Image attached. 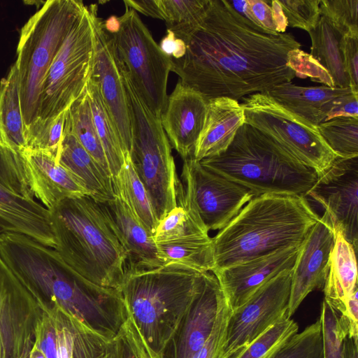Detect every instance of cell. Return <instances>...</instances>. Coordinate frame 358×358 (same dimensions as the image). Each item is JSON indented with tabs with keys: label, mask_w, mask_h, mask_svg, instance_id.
I'll return each mask as SVG.
<instances>
[{
	"label": "cell",
	"mask_w": 358,
	"mask_h": 358,
	"mask_svg": "<svg viewBox=\"0 0 358 358\" xmlns=\"http://www.w3.org/2000/svg\"><path fill=\"white\" fill-rule=\"evenodd\" d=\"M185 55L172 59L178 80L208 100L236 101L269 92L296 77L287 65L301 43L290 33H268L237 13L228 0H210L200 24L182 39Z\"/></svg>",
	"instance_id": "cell-1"
},
{
	"label": "cell",
	"mask_w": 358,
	"mask_h": 358,
	"mask_svg": "<svg viewBox=\"0 0 358 358\" xmlns=\"http://www.w3.org/2000/svg\"><path fill=\"white\" fill-rule=\"evenodd\" d=\"M0 257L44 310L57 303L103 337L120 325L125 309L120 291L83 278L54 248L20 233L0 231Z\"/></svg>",
	"instance_id": "cell-2"
},
{
	"label": "cell",
	"mask_w": 358,
	"mask_h": 358,
	"mask_svg": "<svg viewBox=\"0 0 358 358\" xmlns=\"http://www.w3.org/2000/svg\"><path fill=\"white\" fill-rule=\"evenodd\" d=\"M319 219L303 196L265 194L254 197L212 238L211 272L301 245Z\"/></svg>",
	"instance_id": "cell-3"
},
{
	"label": "cell",
	"mask_w": 358,
	"mask_h": 358,
	"mask_svg": "<svg viewBox=\"0 0 358 358\" xmlns=\"http://www.w3.org/2000/svg\"><path fill=\"white\" fill-rule=\"evenodd\" d=\"M204 275L178 264L145 267L126 263L120 292L129 318L156 358H161Z\"/></svg>",
	"instance_id": "cell-4"
},
{
	"label": "cell",
	"mask_w": 358,
	"mask_h": 358,
	"mask_svg": "<svg viewBox=\"0 0 358 358\" xmlns=\"http://www.w3.org/2000/svg\"><path fill=\"white\" fill-rule=\"evenodd\" d=\"M49 211L62 260L92 282L120 291L127 255L101 203L89 196L69 198Z\"/></svg>",
	"instance_id": "cell-5"
},
{
	"label": "cell",
	"mask_w": 358,
	"mask_h": 358,
	"mask_svg": "<svg viewBox=\"0 0 358 358\" xmlns=\"http://www.w3.org/2000/svg\"><path fill=\"white\" fill-rule=\"evenodd\" d=\"M206 169L248 189L254 197L265 194H286L306 197L317 174L283 148L245 123L227 149L203 159Z\"/></svg>",
	"instance_id": "cell-6"
},
{
	"label": "cell",
	"mask_w": 358,
	"mask_h": 358,
	"mask_svg": "<svg viewBox=\"0 0 358 358\" xmlns=\"http://www.w3.org/2000/svg\"><path fill=\"white\" fill-rule=\"evenodd\" d=\"M85 7L80 0H48L21 28L15 64L25 131L37 119L48 71Z\"/></svg>",
	"instance_id": "cell-7"
},
{
	"label": "cell",
	"mask_w": 358,
	"mask_h": 358,
	"mask_svg": "<svg viewBox=\"0 0 358 358\" xmlns=\"http://www.w3.org/2000/svg\"><path fill=\"white\" fill-rule=\"evenodd\" d=\"M122 76L131 126L129 155L159 222L177 206L181 182L160 117L148 109L123 71Z\"/></svg>",
	"instance_id": "cell-8"
},
{
	"label": "cell",
	"mask_w": 358,
	"mask_h": 358,
	"mask_svg": "<svg viewBox=\"0 0 358 358\" xmlns=\"http://www.w3.org/2000/svg\"><path fill=\"white\" fill-rule=\"evenodd\" d=\"M112 34L122 70L148 109L160 117L167 103L172 58L165 55L138 13L125 6Z\"/></svg>",
	"instance_id": "cell-9"
},
{
	"label": "cell",
	"mask_w": 358,
	"mask_h": 358,
	"mask_svg": "<svg viewBox=\"0 0 358 358\" xmlns=\"http://www.w3.org/2000/svg\"><path fill=\"white\" fill-rule=\"evenodd\" d=\"M245 123L269 138L317 176L337 156L321 136L318 127L286 109L267 93L241 99Z\"/></svg>",
	"instance_id": "cell-10"
},
{
	"label": "cell",
	"mask_w": 358,
	"mask_h": 358,
	"mask_svg": "<svg viewBox=\"0 0 358 358\" xmlns=\"http://www.w3.org/2000/svg\"><path fill=\"white\" fill-rule=\"evenodd\" d=\"M93 55L94 32L86 6L48 71L36 120L55 117L83 94L90 76Z\"/></svg>",
	"instance_id": "cell-11"
},
{
	"label": "cell",
	"mask_w": 358,
	"mask_h": 358,
	"mask_svg": "<svg viewBox=\"0 0 358 358\" xmlns=\"http://www.w3.org/2000/svg\"><path fill=\"white\" fill-rule=\"evenodd\" d=\"M292 275V268L281 271L231 310L222 358L245 348L287 314Z\"/></svg>",
	"instance_id": "cell-12"
},
{
	"label": "cell",
	"mask_w": 358,
	"mask_h": 358,
	"mask_svg": "<svg viewBox=\"0 0 358 358\" xmlns=\"http://www.w3.org/2000/svg\"><path fill=\"white\" fill-rule=\"evenodd\" d=\"M94 32V55L90 78L97 85L102 101L121 141L130 154L132 135L123 76L112 34L98 16L96 4L87 6Z\"/></svg>",
	"instance_id": "cell-13"
},
{
	"label": "cell",
	"mask_w": 358,
	"mask_h": 358,
	"mask_svg": "<svg viewBox=\"0 0 358 358\" xmlns=\"http://www.w3.org/2000/svg\"><path fill=\"white\" fill-rule=\"evenodd\" d=\"M182 185L208 230H220L254 195L248 188L205 167L193 157L183 160Z\"/></svg>",
	"instance_id": "cell-14"
},
{
	"label": "cell",
	"mask_w": 358,
	"mask_h": 358,
	"mask_svg": "<svg viewBox=\"0 0 358 358\" xmlns=\"http://www.w3.org/2000/svg\"><path fill=\"white\" fill-rule=\"evenodd\" d=\"M43 310L3 262L0 281V358H29L36 326Z\"/></svg>",
	"instance_id": "cell-15"
},
{
	"label": "cell",
	"mask_w": 358,
	"mask_h": 358,
	"mask_svg": "<svg viewBox=\"0 0 358 358\" xmlns=\"http://www.w3.org/2000/svg\"><path fill=\"white\" fill-rule=\"evenodd\" d=\"M358 156L337 157L307 192L319 203L357 251L358 248Z\"/></svg>",
	"instance_id": "cell-16"
},
{
	"label": "cell",
	"mask_w": 358,
	"mask_h": 358,
	"mask_svg": "<svg viewBox=\"0 0 358 358\" xmlns=\"http://www.w3.org/2000/svg\"><path fill=\"white\" fill-rule=\"evenodd\" d=\"M334 243V229L324 212L301 243L292 268L288 318L311 292L323 289Z\"/></svg>",
	"instance_id": "cell-17"
},
{
	"label": "cell",
	"mask_w": 358,
	"mask_h": 358,
	"mask_svg": "<svg viewBox=\"0 0 358 358\" xmlns=\"http://www.w3.org/2000/svg\"><path fill=\"white\" fill-rule=\"evenodd\" d=\"M224 295L216 276L206 272L203 283L161 358H194L210 336Z\"/></svg>",
	"instance_id": "cell-18"
},
{
	"label": "cell",
	"mask_w": 358,
	"mask_h": 358,
	"mask_svg": "<svg viewBox=\"0 0 358 358\" xmlns=\"http://www.w3.org/2000/svg\"><path fill=\"white\" fill-rule=\"evenodd\" d=\"M300 245L285 247L213 273L231 310L243 305L279 273L293 268Z\"/></svg>",
	"instance_id": "cell-19"
},
{
	"label": "cell",
	"mask_w": 358,
	"mask_h": 358,
	"mask_svg": "<svg viewBox=\"0 0 358 358\" xmlns=\"http://www.w3.org/2000/svg\"><path fill=\"white\" fill-rule=\"evenodd\" d=\"M208 101L201 93L179 80L168 96L160 120L171 146L183 160L193 157L203 127Z\"/></svg>",
	"instance_id": "cell-20"
},
{
	"label": "cell",
	"mask_w": 358,
	"mask_h": 358,
	"mask_svg": "<svg viewBox=\"0 0 358 358\" xmlns=\"http://www.w3.org/2000/svg\"><path fill=\"white\" fill-rule=\"evenodd\" d=\"M22 153L34 198L48 210L64 199L89 196L76 177L50 155L29 149Z\"/></svg>",
	"instance_id": "cell-21"
},
{
	"label": "cell",
	"mask_w": 358,
	"mask_h": 358,
	"mask_svg": "<svg viewBox=\"0 0 358 358\" xmlns=\"http://www.w3.org/2000/svg\"><path fill=\"white\" fill-rule=\"evenodd\" d=\"M100 203L127 252V263L145 267L163 265L158 257L153 234L135 216L120 197L115 194L113 200Z\"/></svg>",
	"instance_id": "cell-22"
},
{
	"label": "cell",
	"mask_w": 358,
	"mask_h": 358,
	"mask_svg": "<svg viewBox=\"0 0 358 358\" xmlns=\"http://www.w3.org/2000/svg\"><path fill=\"white\" fill-rule=\"evenodd\" d=\"M0 231L15 232L55 248L50 213L36 200L26 199L0 185Z\"/></svg>",
	"instance_id": "cell-23"
},
{
	"label": "cell",
	"mask_w": 358,
	"mask_h": 358,
	"mask_svg": "<svg viewBox=\"0 0 358 358\" xmlns=\"http://www.w3.org/2000/svg\"><path fill=\"white\" fill-rule=\"evenodd\" d=\"M243 124L244 111L238 101L228 97L208 99L193 158L200 162L224 152Z\"/></svg>",
	"instance_id": "cell-24"
},
{
	"label": "cell",
	"mask_w": 358,
	"mask_h": 358,
	"mask_svg": "<svg viewBox=\"0 0 358 358\" xmlns=\"http://www.w3.org/2000/svg\"><path fill=\"white\" fill-rule=\"evenodd\" d=\"M59 163L76 177L94 201L106 203L115 198L111 177L78 142L66 116Z\"/></svg>",
	"instance_id": "cell-25"
},
{
	"label": "cell",
	"mask_w": 358,
	"mask_h": 358,
	"mask_svg": "<svg viewBox=\"0 0 358 358\" xmlns=\"http://www.w3.org/2000/svg\"><path fill=\"white\" fill-rule=\"evenodd\" d=\"M357 251L342 233L334 229V243L323 288L324 299L337 312L342 310L357 289Z\"/></svg>",
	"instance_id": "cell-26"
},
{
	"label": "cell",
	"mask_w": 358,
	"mask_h": 358,
	"mask_svg": "<svg viewBox=\"0 0 358 358\" xmlns=\"http://www.w3.org/2000/svg\"><path fill=\"white\" fill-rule=\"evenodd\" d=\"M352 92L350 87H302L289 82L278 85L265 93L286 109L318 126L324 122L326 104Z\"/></svg>",
	"instance_id": "cell-27"
},
{
	"label": "cell",
	"mask_w": 358,
	"mask_h": 358,
	"mask_svg": "<svg viewBox=\"0 0 358 358\" xmlns=\"http://www.w3.org/2000/svg\"><path fill=\"white\" fill-rule=\"evenodd\" d=\"M156 245L163 265L178 264L201 273L213 269V241L208 234H188Z\"/></svg>",
	"instance_id": "cell-28"
},
{
	"label": "cell",
	"mask_w": 358,
	"mask_h": 358,
	"mask_svg": "<svg viewBox=\"0 0 358 358\" xmlns=\"http://www.w3.org/2000/svg\"><path fill=\"white\" fill-rule=\"evenodd\" d=\"M0 141L8 148L22 152L27 148L17 71L15 63L0 81Z\"/></svg>",
	"instance_id": "cell-29"
},
{
	"label": "cell",
	"mask_w": 358,
	"mask_h": 358,
	"mask_svg": "<svg viewBox=\"0 0 358 358\" xmlns=\"http://www.w3.org/2000/svg\"><path fill=\"white\" fill-rule=\"evenodd\" d=\"M308 34L311 40L310 55L328 71L335 87H350L340 49L343 36L322 15L315 28Z\"/></svg>",
	"instance_id": "cell-30"
},
{
	"label": "cell",
	"mask_w": 358,
	"mask_h": 358,
	"mask_svg": "<svg viewBox=\"0 0 358 358\" xmlns=\"http://www.w3.org/2000/svg\"><path fill=\"white\" fill-rule=\"evenodd\" d=\"M112 182L115 194L121 198L135 216L153 234L158 220L148 192L134 167L129 152L124 155V164Z\"/></svg>",
	"instance_id": "cell-31"
},
{
	"label": "cell",
	"mask_w": 358,
	"mask_h": 358,
	"mask_svg": "<svg viewBox=\"0 0 358 358\" xmlns=\"http://www.w3.org/2000/svg\"><path fill=\"white\" fill-rule=\"evenodd\" d=\"M86 90L90 98L94 122L108 161L113 182L117 177L124 164V149L102 101L97 85L90 78Z\"/></svg>",
	"instance_id": "cell-32"
},
{
	"label": "cell",
	"mask_w": 358,
	"mask_h": 358,
	"mask_svg": "<svg viewBox=\"0 0 358 358\" xmlns=\"http://www.w3.org/2000/svg\"><path fill=\"white\" fill-rule=\"evenodd\" d=\"M66 120L71 132L78 142L111 177L108 161L94 122L86 88L67 109Z\"/></svg>",
	"instance_id": "cell-33"
},
{
	"label": "cell",
	"mask_w": 358,
	"mask_h": 358,
	"mask_svg": "<svg viewBox=\"0 0 358 358\" xmlns=\"http://www.w3.org/2000/svg\"><path fill=\"white\" fill-rule=\"evenodd\" d=\"M210 0H158L168 30L182 39L201 22Z\"/></svg>",
	"instance_id": "cell-34"
},
{
	"label": "cell",
	"mask_w": 358,
	"mask_h": 358,
	"mask_svg": "<svg viewBox=\"0 0 358 358\" xmlns=\"http://www.w3.org/2000/svg\"><path fill=\"white\" fill-rule=\"evenodd\" d=\"M192 234H208L196 209L177 201V206L161 220L153 233L156 243L167 241Z\"/></svg>",
	"instance_id": "cell-35"
},
{
	"label": "cell",
	"mask_w": 358,
	"mask_h": 358,
	"mask_svg": "<svg viewBox=\"0 0 358 358\" xmlns=\"http://www.w3.org/2000/svg\"><path fill=\"white\" fill-rule=\"evenodd\" d=\"M317 127L323 139L337 157L358 156V117H338Z\"/></svg>",
	"instance_id": "cell-36"
},
{
	"label": "cell",
	"mask_w": 358,
	"mask_h": 358,
	"mask_svg": "<svg viewBox=\"0 0 358 358\" xmlns=\"http://www.w3.org/2000/svg\"><path fill=\"white\" fill-rule=\"evenodd\" d=\"M298 330L297 323L288 318L286 314L256 340L229 358H271Z\"/></svg>",
	"instance_id": "cell-37"
},
{
	"label": "cell",
	"mask_w": 358,
	"mask_h": 358,
	"mask_svg": "<svg viewBox=\"0 0 358 358\" xmlns=\"http://www.w3.org/2000/svg\"><path fill=\"white\" fill-rule=\"evenodd\" d=\"M0 185L26 199L35 200L22 152L0 141Z\"/></svg>",
	"instance_id": "cell-38"
},
{
	"label": "cell",
	"mask_w": 358,
	"mask_h": 358,
	"mask_svg": "<svg viewBox=\"0 0 358 358\" xmlns=\"http://www.w3.org/2000/svg\"><path fill=\"white\" fill-rule=\"evenodd\" d=\"M66 111L49 120L34 122L25 131L26 149L45 152L59 163Z\"/></svg>",
	"instance_id": "cell-39"
},
{
	"label": "cell",
	"mask_w": 358,
	"mask_h": 358,
	"mask_svg": "<svg viewBox=\"0 0 358 358\" xmlns=\"http://www.w3.org/2000/svg\"><path fill=\"white\" fill-rule=\"evenodd\" d=\"M271 358H323L320 318L292 336Z\"/></svg>",
	"instance_id": "cell-40"
},
{
	"label": "cell",
	"mask_w": 358,
	"mask_h": 358,
	"mask_svg": "<svg viewBox=\"0 0 358 358\" xmlns=\"http://www.w3.org/2000/svg\"><path fill=\"white\" fill-rule=\"evenodd\" d=\"M320 10L343 36H358V0H320Z\"/></svg>",
	"instance_id": "cell-41"
},
{
	"label": "cell",
	"mask_w": 358,
	"mask_h": 358,
	"mask_svg": "<svg viewBox=\"0 0 358 358\" xmlns=\"http://www.w3.org/2000/svg\"><path fill=\"white\" fill-rule=\"evenodd\" d=\"M320 320L322 326L323 358H344L343 343L347 336L338 313L324 299Z\"/></svg>",
	"instance_id": "cell-42"
},
{
	"label": "cell",
	"mask_w": 358,
	"mask_h": 358,
	"mask_svg": "<svg viewBox=\"0 0 358 358\" xmlns=\"http://www.w3.org/2000/svg\"><path fill=\"white\" fill-rule=\"evenodd\" d=\"M106 358H156L128 318L117 334L110 341Z\"/></svg>",
	"instance_id": "cell-43"
},
{
	"label": "cell",
	"mask_w": 358,
	"mask_h": 358,
	"mask_svg": "<svg viewBox=\"0 0 358 358\" xmlns=\"http://www.w3.org/2000/svg\"><path fill=\"white\" fill-rule=\"evenodd\" d=\"M320 0L279 1L287 19V26L308 32L314 29L321 17Z\"/></svg>",
	"instance_id": "cell-44"
},
{
	"label": "cell",
	"mask_w": 358,
	"mask_h": 358,
	"mask_svg": "<svg viewBox=\"0 0 358 358\" xmlns=\"http://www.w3.org/2000/svg\"><path fill=\"white\" fill-rule=\"evenodd\" d=\"M231 312V307L223 296L213 331L194 358H222Z\"/></svg>",
	"instance_id": "cell-45"
},
{
	"label": "cell",
	"mask_w": 358,
	"mask_h": 358,
	"mask_svg": "<svg viewBox=\"0 0 358 358\" xmlns=\"http://www.w3.org/2000/svg\"><path fill=\"white\" fill-rule=\"evenodd\" d=\"M287 65L295 76L301 78H309L312 81L335 87L334 83L328 71L310 54L299 49H294L287 55Z\"/></svg>",
	"instance_id": "cell-46"
},
{
	"label": "cell",
	"mask_w": 358,
	"mask_h": 358,
	"mask_svg": "<svg viewBox=\"0 0 358 358\" xmlns=\"http://www.w3.org/2000/svg\"><path fill=\"white\" fill-rule=\"evenodd\" d=\"M48 310L53 319L56 329V358H72L73 339L69 313L57 303L48 307Z\"/></svg>",
	"instance_id": "cell-47"
},
{
	"label": "cell",
	"mask_w": 358,
	"mask_h": 358,
	"mask_svg": "<svg viewBox=\"0 0 358 358\" xmlns=\"http://www.w3.org/2000/svg\"><path fill=\"white\" fill-rule=\"evenodd\" d=\"M34 345L43 354L45 358H56V329L48 308L43 310L36 324Z\"/></svg>",
	"instance_id": "cell-48"
},
{
	"label": "cell",
	"mask_w": 358,
	"mask_h": 358,
	"mask_svg": "<svg viewBox=\"0 0 358 358\" xmlns=\"http://www.w3.org/2000/svg\"><path fill=\"white\" fill-rule=\"evenodd\" d=\"M340 49L344 67L350 79V87L352 92L358 93V36H342Z\"/></svg>",
	"instance_id": "cell-49"
},
{
	"label": "cell",
	"mask_w": 358,
	"mask_h": 358,
	"mask_svg": "<svg viewBox=\"0 0 358 358\" xmlns=\"http://www.w3.org/2000/svg\"><path fill=\"white\" fill-rule=\"evenodd\" d=\"M324 114V122L338 117H358V93L352 92L329 101Z\"/></svg>",
	"instance_id": "cell-50"
},
{
	"label": "cell",
	"mask_w": 358,
	"mask_h": 358,
	"mask_svg": "<svg viewBox=\"0 0 358 358\" xmlns=\"http://www.w3.org/2000/svg\"><path fill=\"white\" fill-rule=\"evenodd\" d=\"M248 3L252 17V23L268 33L278 34L279 33L275 31L269 1L248 0Z\"/></svg>",
	"instance_id": "cell-51"
},
{
	"label": "cell",
	"mask_w": 358,
	"mask_h": 358,
	"mask_svg": "<svg viewBox=\"0 0 358 358\" xmlns=\"http://www.w3.org/2000/svg\"><path fill=\"white\" fill-rule=\"evenodd\" d=\"M358 289L346 301L342 310L338 313L339 320L345 329L347 336L358 338Z\"/></svg>",
	"instance_id": "cell-52"
},
{
	"label": "cell",
	"mask_w": 358,
	"mask_h": 358,
	"mask_svg": "<svg viewBox=\"0 0 358 358\" xmlns=\"http://www.w3.org/2000/svg\"><path fill=\"white\" fill-rule=\"evenodd\" d=\"M159 46L165 55L173 59L182 58L186 51L185 42L176 38L174 34L168 29H166V35L163 37Z\"/></svg>",
	"instance_id": "cell-53"
},
{
	"label": "cell",
	"mask_w": 358,
	"mask_h": 358,
	"mask_svg": "<svg viewBox=\"0 0 358 358\" xmlns=\"http://www.w3.org/2000/svg\"><path fill=\"white\" fill-rule=\"evenodd\" d=\"M123 2L125 6L134 10L136 13L139 12L145 15L162 20L158 0H125Z\"/></svg>",
	"instance_id": "cell-54"
},
{
	"label": "cell",
	"mask_w": 358,
	"mask_h": 358,
	"mask_svg": "<svg viewBox=\"0 0 358 358\" xmlns=\"http://www.w3.org/2000/svg\"><path fill=\"white\" fill-rule=\"evenodd\" d=\"M270 3L275 31L278 33H285L287 27V22L281 5L278 0L271 1Z\"/></svg>",
	"instance_id": "cell-55"
},
{
	"label": "cell",
	"mask_w": 358,
	"mask_h": 358,
	"mask_svg": "<svg viewBox=\"0 0 358 358\" xmlns=\"http://www.w3.org/2000/svg\"><path fill=\"white\" fill-rule=\"evenodd\" d=\"M358 338L345 336L343 343L344 358H358Z\"/></svg>",
	"instance_id": "cell-56"
},
{
	"label": "cell",
	"mask_w": 358,
	"mask_h": 358,
	"mask_svg": "<svg viewBox=\"0 0 358 358\" xmlns=\"http://www.w3.org/2000/svg\"><path fill=\"white\" fill-rule=\"evenodd\" d=\"M29 358H45L43 354L34 345Z\"/></svg>",
	"instance_id": "cell-57"
},
{
	"label": "cell",
	"mask_w": 358,
	"mask_h": 358,
	"mask_svg": "<svg viewBox=\"0 0 358 358\" xmlns=\"http://www.w3.org/2000/svg\"><path fill=\"white\" fill-rule=\"evenodd\" d=\"M3 265V262L1 259V258L0 257V281H1V275H2Z\"/></svg>",
	"instance_id": "cell-58"
}]
</instances>
